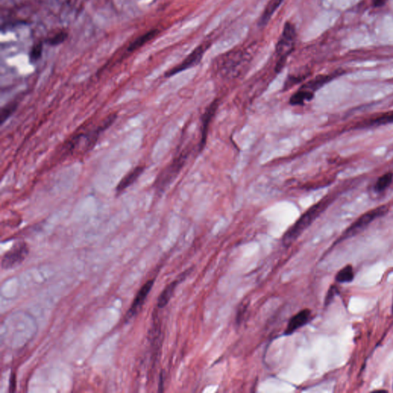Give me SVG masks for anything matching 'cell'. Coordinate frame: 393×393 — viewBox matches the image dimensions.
I'll return each instance as SVG.
<instances>
[{"instance_id":"cell-19","label":"cell","mask_w":393,"mask_h":393,"mask_svg":"<svg viewBox=\"0 0 393 393\" xmlns=\"http://www.w3.org/2000/svg\"><path fill=\"white\" fill-rule=\"evenodd\" d=\"M158 34H159V30H153L148 32V33L141 35V36L138 37L136 40H134L132 43L131 44L130 46L128 49V51L129 52H134V51L137 50L145 44H146L147 42L153 39Z\"/></svg>"},{"instance_id":"cell-7","label":"cell","mask_w":393,"mask_h":393,"mask_svg":"<svg viewBox=\"0 0 393 393\" xmlns=\"http://www.w3.org/2000/svg\"><path fill=\"white\" fill-rule=\"evenodd\" d=\"M29 247L25 242H18L4 254L2 259V268L9 270L21 264L28 256Z\"/></svg>"},{"instance_id":"cell-18","label":"cell","mask_w":393,"mask_h":393,"mask_svg":"<svg viewBox=\"0 0 393 393\" xmlns=\"http://www.w3.org/2000/svg\"><path fill=\"white\" fill-rule=\"evenodd\" d=\"M19 98H15L12 101L5 104L0 111V123L3 125L8 119L15 113V111L17 110L19 106Z\"/></svg>"},{"instance_id":"cell-25","label":"cell","mask_w":393,"mask_h":393,"mask_svg":"<svg viewBox=\"0 0 393 393\" xmlns=\"http://www.w3.org/2000/svg\"><path fill=\"white\" fill-rule=\"evenodd\" d=\"M387 0H372V4L373 7H382L386 3Z\"/></svg>"},{"instance_id":"cell-15","label":"cell","mask_w":393,"mask_h":393,"mask_svg":"<svg viewBox=\"0 0 393 393\" xmlns=\"http://www.w3.org/2000/svg\"><path fill=\"white\" fill-rule=\"evenodd\" d=\"M283 2H284V0H270L269 1L266 8L263 10V13L261 15V18H260V26H266L270 22L272 16L274 14V12L280 7Z\"/></svg>"},{"instance_id":"cell-3","label":"cell","mask_w":393,"mask_h":393,"mask_svg":"<svg viewBox=\"0 0 393 393\" xmlns=\"http://www.w3.org/2000/svg\"><path fill=\"white\" fill-rule=\"evenodd\" d=\"M250 55L244 50H236L225 55L218 66L221 75L228 78H237L249 63Z\"/></svg>"},{"instance_id":"cell-16","label":"cell","mask_w":393,"mask_h":393,"mask_svg":"<svg viewBox=\"0 0 393 393\" xmlns=\"http://www.w3.org/2000/svg\"><path fill=\"white\" fill-rule=\"evenodd\" d=\"M313 98H314V93L300 88L290 98L289 103L293 106L303 105L306 101H312Z\"/></svg>"},{"instance_id":"cell-9","label":"cell","mask_w":393,"mask_h":393,"mask_svg":"<svg viewBox=\"0 0 393 393\" xmlns=\"http://www.w3.org/2000/svg\"><path fill=\"white\" fill-rule=\"evenodd\" d=\"M219 101L214 100L206 108L204 113L201 117V126H200V140L199 143L200 151L204 149L207 143V135H208L209 128L211 125V120L215 115L216 111L218 110Z\"/></svg>"},{"instance_id":"cell-10","label":"cell","mask_w":393,"mask_h":393,"mask_svg":"<svg viewBox=\"0 0 393 393\" xmlns=\"http://www.w3.org/2000/svg\"><path fill=\"white\" fill-rule=\"evenodd\" d=\"M153 285L154 280H149L141 287L139 292L137 293V295H136L135 299H134L132 305L131 306L129 311L127 312L126 320H130V319L132 318L141 310V307H142L143 304L145 303V299H146L147 296L149 294Z\"/></svg>"},{"instance_id":"cell-26","label":"cell","mask_w":393,"mask_h":393,"mask_svg":"<svg viewBox=\"0 0 393 393\" xmlns=\"http://www.w3.org/2000/svg\"></svg>"},{"instance_id":"cell-23","label":"cell","mask_w":393,"mask_h":393,"mask_svg":"<svg viewBox=\"0 0 393 393\" xmlns=\"http://www.w3.org/2000/svg\"><path fill=\"white\" fill-rule=\"evenodd\" d=\"M67 38H68V33H67L66 32L62 31L56 34L52 38L48 39L46 42L49 45L55 46V45H60V44L64 42L66 40Z\"/></svg>"},{"instance_id":"cell-2","label":"cell","mask_w":393,"mask_h":393,"mask_svg":"<svg viewBox=\"0 0 393 393\" xmlns=\"http://www.w3.org/2000/svg\"><path fill=\"white\" fill-rule=\"evenodd\" d=\"M191 151L188 147L181 150L179 153L174 156L168 165L159 174L155 183V189L159 193H163L172 184L173 181L179 175L184 168L188 159Z\"/></svg>"},{"instance_id":"cell-13","label":"cell","mask_w":393,"mask_h":393,"mask_svg":"<svg viewBox=\"0 0 393 393\" xmlns=\"http://www.w3.org/2000/svg\"><path fill=\"white\" fill-rule=\"evenodd\" d=\"M144 171H145V167H142V166H137V167L132 169L130 172L128 173L117 185L116 188H115L116 194L121 195L122 192L127 190L129 187L131 186L139 178L140 176L142 174Z\"/></svg>"},{"instance_id":"cell-17","label":"cell","mask_w":393,"mask_h":393,"mask_svg":"<svg viewBox=\"0 0 393 393\" xmlns=\"http://www.w3.org/2000/svg\"><path fill=\"white\" fill-rule=\"evenodd\" d=\"M180 282H181V279L174 280L172 283L169 284L165 289L162 291V294L159 296V299H158V306L159 308H164L169 303V301L172 297L176 287H177Z\"/></svg>"},{"instance_id":"cell-12","label":"cell","mask_w":393,"mask_h":393,"mask_svg":"<svg viewBox=\"0 0 393 393\" xmlns=\"http://www.w3.org/2000/svg\"><path fill=\"white\" fill-rule=\"evenodd\" d=\"M311 311L309 309H304L296 313V315L293 316L287 324V328L284 331V335L291 336L301 327L306 325L310 319Z\"/></svg>"},{"instance_id":"cell-22","label":"cell","mask_w":393,"mask_h":393,"mask_svg":"<svg viewBox=\"0 0 393 393\" xmlns=\"http://www.w3.org/2000/svg\"><path fill=\"white\" fill-rule=\"evenodd\" d=\"M42 49H43V48H42V42L35 44L32 47L30 53V61L32 64H34V63H37L38 60H40L42 55Z\"/></svg>"},{"instance_id":"cell-4","label":"cell","mask_w":393,"mask_h":393,"mask_svg":"<svg viewBox=\"0 0 393 393\" xmlns=\"http://www.w3.org/2000/svg\"><path fill=\"white\" fill-rule=\"evenodd\" d=\"M296 31L293 23L287 22L284 25L282 33L277 42L276 52L279 58L276 66V71L279 72L284 68L286 61L291 52L294 51L296 44Z\"/></svg>"},{"instance_id":"cell-14","label":"cell","mask_w":393,"mask_h":393,"mask_svg":"<svg viewBox=\"0 0 393 393\" xmlns=\"http://www.w3.org/2000/svg\"><path fill=\"white\" fill-rule=\"evenodd\" d=\"M339 75V71H336L335 73L329 74V75H321L315 77L311 80L306 82L303 85L301 89H306V90L310 91L311 93H315L317 90L321 89L323 86H325L326 84L330 82Z\"/></svg>"},{"instance_id":"cell-20","label":"cell","mask_w":393,"mask_h":393,"mask_svg":"<svg viewBox=\"0 0 393 393\" xmlns=\"http://www.w3.org/2000/svg\"><path fill=\"white\" fill-rule=\"evenodd\" d=\"M393 181V173L388 172L379 177V179L376 181L375 184L374 189L377 193H381L385 192L390 185H392Z\"/></svg>"},{"instance_id":"cell-6","label":"cell","mask_w":393,"mask_h":393,"mask_svg":"<svg viewBox=\"0 0 393 393\" xmlns=\"http://www.w3.org/2000/svg\"><path fill=\"white\" fill-rule=\"evenodd\" d=\"M388 206L382 205L365 212V214L360 216L350 228H347V230L343 233L341 240L353 237L360 231H362L368 225H370L372 221H374L380 217H383L388 212Z\"/></svg>"},{"instance_id":"cell-11","label":"cell","mask_w":393,"mask_h":393,"mask_svg":"<svg viewBox=\"0 0 393 393\" xmlns=\"http://www.w3.org/2000/svg\"><path fill=\"white\" fill-rule=\"evenodd\" d=\"M393 123V110L387 111L386 113L364 119L359 122L353 126L354 129H368V128L379 127Z\"/></svg>"},{"instance_id":"cell-8","label":"cell","mask_w":393,"mask_h":393,"mask_svg":"<svg viewBox=\"0 0 393 393\" xmlns=\"http://www.w3.org/2000/svg\"><path fill=\"white\" fill-rule=\"evenodd\" d=\"M205 51L206 47L204 45H200L198 47L196 48L191 54L187 56L186 59L182 63H180L177 66L174 67V68L167 71L165 73V76L168 78V77L177 75V74L181 72V71H185L188 68L196 66L201 62Z\"/></svg>"},{"instance_id":"cell-1","label":"cell","mask_w":393,"mask_h":393,"mask_svg":"<svg viewBox=\"0 0 393 393\" xmlns=\"http://www.w3.org/2000/svg\"><path fill=\"white\" fill-rule=\"evenodd\" d=\"M332 200L333 197L332 195H327L303 213L283 236L282 242L284 247H288L292 245L296 239L317 220L319 216L329 207Z\"/></svg>"},{"instance_id":"cell-5","label":"cell","mask_w":393,"mask_h":393,"mask_svg":"<svg viewBox=\"0 0 393 393\" xmlns=\"http://www.w3.org/2000/svg\"><path fill=\"white\" fill-rule=\"evenodd\" d=\"M116 117V115H109L98 127L95 128L92 130L87 131L86 133H81V134H77L68 143V151L71 152H73V150H75L81 142H84V149H85V151H89V150L93 148V147L97 143L99 136L115 122Z\"/></svg>"},{"instance_id":"cell-24","label":"cell","mask_w":393,"mask_h":393,"mask_svg":"<svg viewBox=\"0 0 393 393\" xmlns=\"http://www.w3.org/2000/svg\"><path fill=\"white\" fill-rule=\"evenodd\" d=\"M337 288H336V287H334V286L331 287L330 289L328 291V294H327V298H326V304H329L331 301H332V299H333L334 296H336V294H337Z\"/></svg>"},{"instance_id":"cell-21","label":"cell","mask_w":393,"mask_h":393,"mask_svg":"<svg viewBox=\"0 0 393 393\" xmlns=\"http://www.w3.org/2000/svg\"><path fill=\"white\" fill-rule=\"evenodd\" d=\"M353 278H354V273L351 265H347L342 270H339L336 277V281L339 283L351 282Z\"/></svg>"}]
</instances>
